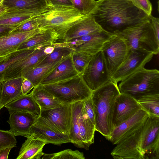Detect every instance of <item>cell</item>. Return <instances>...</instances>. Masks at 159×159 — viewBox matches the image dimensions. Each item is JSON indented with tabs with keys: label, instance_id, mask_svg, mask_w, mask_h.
I'll list each match as a JSON object with an SVG mask.
<instances>
[{
	"label": "cell",
	"instance_id": "28",
	"mask_svg": "<svg viewBox=\"0 0 159 159\" xmlns=\"http://www.w3.org/2000/svg\"><path fill=\"white\" fill-rule=\"evenodd\" d=\"M57 39V35L52 30H43L23 42L19 46L17 51L54 43Z\"/></svg>",
	"mask_w": 159,
	"mask_h": 159
},
{
	"label": "cell",
	"instance_id": "5",
	"mask_svg": "<svg viewBox=\"0 0 159 159\" xmlns=\"http://www.w3.org/2000/svg\"><path fill=\"white\" fill-rule=\"evenodd\" d=\"M40 85L62 104L67 105L89 98L92 93L80 74L66 80Z\"/></svg>",
	"mask_w": 159,
	"mask_h": 159
},
{
	"label": "cell",
	"instance_id": "47",
	"mask_svg": "<svg viewBox=\"0 0 159 159\" xmlns=\"http://www.w3.org/2000/svg\"><path fill=\"white\" fill-rule=\"evenodd\" d=\"M2 82H0V111L1 109V89H2Z\"/></svg>",
	"mask_w": 159,
	"mask_h": 159
},
{
	"label": "cell",
	"instance_id": "7",
	"mask_svg": "<svg viewBox=\"0 0 159 159\" xmlns=\"http://www.w3.org/2000/svg\"><path fill=\"white\" fill-rule=\"evenodd\" d=\"M125 40L130 50L143 49L159 53V40L155 35L151 19L133 27L114 34Z\"/></svg>",
	"mask_w": 159,
	"mask_h": 159
},
{
	"label": "cell",
	"instance_id": "33",
	"mask_svg": "<svg viewBox=\"0 0 159 159\" xmlns=\"http://www.w3.org/2000/svg\"><path fill=\"white\" fill-rule=\"evenodd\" d=\"M38 47L16 51L4 57H0V82L3 73L11 64L26 57Z\"/></svg>",
	"mask_w": 159,
	"mask_h": 159
},
{
	"label": "cell",
	"instance_id": "48",
	"mask_svg": "<svg viewBox=\"0 0 159 159\" xmlns=\"http://www.w3.org/2000/svg\"><path fill=\"white\" fill-rule=\"evenodd\" d=\"M3 1L4 0H0V5L2 3Z\"/></svg>",
	"mask_w": 159,
	"mask_h": 159
},
{
	"label": "cell",
	"instance_id": "29",
	"mask_svg": "<svg viewBox=\"0 0 159 159\" xmlns=\"http://www.w3.org/2000/svg\"><path fill=\"white\" fill-rule=\"evenodd\" d=\"M66 57L52 64L35 66L25 73L23 77L30 80L35 87L39 85L42 80Z\"/></svg>",
	"mask_w": 159,
	"mask_h": 159
},
{
	"label": "cell",
	"instance_id": "6",
	"mask_svg": "<svg viewBox=\"0 0 159 159\" xmlns=\"http://www.w3.org/2000/svg\"><path fill=\"white\" fill-rule=\"evenodd\" d=\"M71 124L69 138L78 148L88 149L94 142L95 125L87 115L83 101L71 104Z\"/></svg>",
	"mask_w": 159,
	"mask_h": 159
},
{
	"label": "cell",
	"instance_id": "4",
	"mask_svg": "<svg viewBox=\"0 0 159 159\" xmlns=\"http://www.w3.org/2000/svg\"><path fill=\"white\" fill-rule=\"evenodd\" d=\"M118 88L120 93L136 100L145 95L159 93V71L143 68L121 80Z\"/></svg>",
	"mask_w": 159,
	"mask_h": 159
},
{
	"label": "cell",
	"instance_id": "3",
	"mask_svg": "<svg viewBox=\"0 0 159 159\" xmlns=\"http://www.w3.org/2000/svg\"><path fill=\"white\" fill-rule=\"evenodd\" d=\"M85 15L73 7L48 6L34 19L40 30H51L55 33L57 37L56 42L62 40L69 29Z\"/></svg>",
	"mask_w": 159,
	"mask_h": 159
},
{
	"label": "cell",
	"instance_id": "37",
	"mask_svg": "<svg viewBox=\"0 0 159 159\" xmlns=\"http://www.w3.org/2000/svg\"><path fill=\"white\" fill-rule=\"evenodd\" d=\"M17 141L15 136L9 130L0 129V150L16 147Z\"/></svg>",
	"mask_w": 159,
	"mask_h": 159
},
{
	"label": "cell",
	"instance_id": "26",
	"mask_svg": "<svg viewBox=\"0 0 159 159\" xmlns=\"http://www.w3.org/2000/svg\"><path fill=\"white\" fill-rule=\"evenodd\" d=\"M9 113L25 111L39 116L41 109L31 93L23 95L5 106Z\"/></svg>",
	"mask_w": 159,
	"mask_h": 159
},
{
	"label": "cell",
	"instance_id": "11",
	"mask_svg": "<svg viewBox=\"0 0 159 159\" xmlns=\"http://www.w3.org/2000/svg\"><path fill=\"white\" fill-rule=\"evenodd\" d=\"M154 54L143 49L130 50L126 59L111 75V79L117 84L138 70L144 67L152 59Z\"/></svg>",
	"mask_w": 159,
	"mask_h": 159
},
{
	"label": "cell",
	"instance_id": "41",
	"mask_svg": "<svg viewBox=\"0 0 159 159\" xmlns=\"http://www.w3.org/2000/svg\"><path fill=\"white\" fill-rule=\"evenodd\" d=\"M46 1L48 6L73 7L70 0H46Z\"/></svg>",
	"mask_w": 159,
	"mask_h": 159
},
{
	"label": "cell",
	"instance_id": "44",
	"mask_svg": "<svg viewBox=\"0 0 159 159\" xmlns=\"http://www.w3.org/2000/svg\"><path fill=\"white\" fill-rule=\"evenodd\" d=\"M16 28L13 26L0 25V37L9 33Z\"/></svg>",
	"mask_w": 159,
	"mask_h": 159
},
{
	"label": "cell",
	"instance_id": "15",
	"mask_svg": "<svg viewBox=\"0 0 159 159\" xmlns=\"http://www.w3.org/2000/svg\"><path fill=\"white\" fill-rule=\"evenodd\" d=\"M149 115L141 109L128 119L116 126L109 140L113 144L118 143L122 139L141 129Z\"/></svg>",
	"mask_w": 159,
	"mask_h": 159
},
{
	"label": "cell",
	"instance_id": "22",
	"mask_svg": "<svg viewBox=\"0 0 159 159\" xmlns=\"http://www.w3.org/2000/svg\"><path fill=\"white\" fill-rule=\"evenodd\" d=\"M41 13L30 9L9 8L0 15V25L16 28Z\"/></svg>",
	"mask_w": 159,
	"mask_h": 159
},
{
	"label": "cell",
	"instance_id": "42",
	"mask_svg": "<svg viewBox=\"0 0 159 159\" xmlns=\"http://www.w3.org/2000/svg\"><path fill=\"white\" fill-rule=\"evenodd\" d=\"M22 85L21 91L23 95L27 94L34 87L32 82L27 78H24Z\"/></svg>",
	"mask_w": 159,
	"mask_h": 159
},
{
	"label": "cell",
	"instance_id": "16",
	"mask_svg": "<svg viewBox=\"0 0 159 159\" xmlns=\"http://www.w3.org/2000/svg\"><path fill=\"white\" fill-rule=\"evenodd\" d=\"M141 128L125 138L116 144V146L111 153L114 158L144 159L143 155L139 147Z\"/></svg>",
	"mask_w": 159,
	"mask_h": 159
},
{
	"label": "cell",
	"instance_id": "8",
	"mask_svg": "<svg viewBox=\"0 0 159 159\" xmlns=\"http://www.w3.org/2000/svg\"><path fill=\"white\" fill-rule=\"evenodd\" d=\"M139 147L144 159L159 158V116L149 115L141 129Z\"/></svg>",
	"mask_w": 159,
	"mask_h": 159
},
{
	"label": "cell",
	"instance_id": "30",
	"mask_svg": "<svg viewBox=\"0 0 159 159\" xmlns=\"http://www.w3.org/2000/svg\"><path fill=\"white\" fill-rule=\"evenodd\" d=\"M2 4L8 8L30 9L42 13L48 7L46 0H4Z\"/></svg>",
	"mask_w": 159,
	"mask_h": 159
},
{
	"label": "cell",
	"instance_id": "2",
	"mask_svg": "<svg viewBox=\"0 0 159 159\" xmlns=\"http://www.w3.org/2000/svg\"><path fill=\"white\" fill-rule=\"evenodd\" d=\"M120 93L117 84L112 81L92 91L95 131L108 140L114 128L112 117L115 102Z\"/></svg>",
	"mask_w": 159,
	"mask_h": 159
},
{
	"label": "cell",
	"instance_id": "36",
	"mask_svg": "<svg viewBox=\"0 0 159 159\" xmlns=\"http://www.w3.org/2000/svg\"><path fill=\"white\" fill-rule=\"evenodd\" d=\"M73 7L84 15L90 14L95 7V0H70Z\"/></svg>",
	"mask_w": 159,
	"mask_h": 159
},
{
	"label": "cell",
	"instance_id": "35",
	"mask_svg": "<svg viewBox=\"0 0 159 159\" xmlns=\"http://www.w3.org/2000/svg\"><path fill=\"white\" fill-rule=\"evenodd\" d=\"M93 55L82 52L71 53L74 66L79 74L81 75L83 72Z\"/></svg>",
	"mask_w": 159,
	"mask_h": 159
},
{
	"label": "cell",
	"instance_id": "38",
	"mask_svg": "<svg viewBox=\"0 0 159 159\" xmlns=\"http://www.w3.org/2000/svg\"><path fill=\"white\" fill-rule=\"evenodd\" d=\"M38 27V23L34 18L17 27L11 32L14 33L27 32L36 29Z\"/></svg>",
	"mask_w": 159,
	"mask_h": 159
},
{
	"label": "cell",
	"instance_id": "1",
	"mask_svg": "<svg viewBox=\"0 0 159 159\" xmlns=\"http://www.w3.org/2000/svg\"><path fill=\"white\" fill-rule=\"evenodd\" d=\"M101 28L113 35L151 19L130 0H98L90 13Z\"/></svg>",
	"mask_w": 159,
	"mask_h": 159
},
{
	"label": "cell",
	"instance_id": "32",
	"mask_svg": "<svg viewBox=\"0 0 159 159\" xmlns=\"http://www.w3.org/2000/svg\"><path fill=\"white\" fill-rule=\"evenodd\" d=\"M53 43L55 46L53 52L39 62L35 66L52 64L67 57L73 52L72 49L69 47Z\"/></svg>",
	"mask_w": 159,
	"mask_h": 159
},
{
	"label": "cell",
	"instance_id": "14",
	"mask_svg": "<svg viewBox=\"0 0 159 159\" xmlns=\"http://www.w3.org/2000/svg\"><path fill=\"white\" fill-rule=\"evenodd\" d=\"M39 116L46 120L60 132L69 135L71 124V104H62L56 108L41 110Z\"/></svg>",
	"mask_w": 159,
	"mask_h": 159
},
{
	"label": "cell",
	"instance_id": "19",
	"mask_svg": "<svg viewBox=\"0 0 159 159\" xmlns=\"http://www.w3.org/2000/svg\"><path fill=\"white\" fill-rule=\"evenodd\" d=\"M9 113L10 116L7 121L10 128L9 131L15 136L27 137L30 135L31 126L39 116L25 111Z\"/></svg>",
	"mask_w": 159,
	"mask_h": 159
},
{
	"label": "cell",
	"instance_id": "45",
	"mask_svg": "<svg viewBox=\"0 0 159 159\" xmlns=\"http://www.w3.org/2000/svg\"><path fill=\"white\" fill-rule=\"evenodd\" d=\"M11 147L6 148L0 150V159H7Z\"/></svg>",
	"mask_w": 159,
	"mask_h": 159
},
{
	"label": "cell",
	"instance_id": "25",
	"mask_svg": "<svg viewBox=\"0 0 159 159\" xmlns=\"http://www.w3.org/2000/svg\"><path fill=\"white\" fill-rule=\"evenodd\" d=\"M24 79L23 77H20L1 82V109L9 102L23 95L21 85Z\"/></svg>",
	"mask_w": 159,
	"mask_h": 159
},
{
	"label": "cell",
	"instance_id": "10",
	"mask_svg": "<svg viewBox=\"0 0 159 159\" xmlns=\"http://www.w3.org/2000/svg\"><path fill=\"white\" fill-rule=\"evenodd\" d=\"M129 51L125 40L115 35L104 44L101 51L111 76L125 60Z\"/></svg>",
	"mask_w": 159,
	"mask_h": 159
},
{
	"label": "cell",
	"instance_id": "49",
	"mask_svg": "<svg viewBox=\"0 0 159 159\" xmlns=\"http://www.w3.org/2000/svg\"><path fill=\"white\" fill-rule=\"evenodd\" d=\"M157 5H158V12H159V1H158L157 2Z\"/></svg>",
	"mask_w": 159,
	"mask_h": 159
},
{
	"label": "cell",
	"instance_id": "24",
	"mask_svg": "<svg viewBox=\"0 0 159 159\" xmlns=\"http://www.w3.org/2000/svg\"><path fill=\"white\" fill-rule=\"evenodd\" d=\"M22 144L16 159H40L44 153L43 148L46 143L33 134L29 135Z\"/></svg>",
	"mask_w": 159,
	"mask_h": 159
},
{
	"label": "cell",
	"instance_id": "23",
	"mask_svg": "<svg viewBox=\"0 0 159 159\" xmlns=\"http://www.w3.org/2000/svg\"><path fill=\"white\" fill-rule=\"evenodd\" d=\"M79 74L74 66L71 54L44 78L39 85L57 82L72 78Z\"/></svg>",
	"mask_w": 159,
	"mask_h": 159
},
{
	"label": "cell",
	"instance_id": "17",
	"mask_svg": "<svg viewBox=\"0 0 159 159\" xmlns=\"http://www.w3.org/2000/svg\"><path fill=\"white\" fill-rule=\"evenodd\" d=\"M141 109L136 100L120 93L116 98L114 105L112 117L114 128L128 119Z\"/></svg>",
	"mask_w": 159,
	"mask_h": 159
},
{
	"label": "cell",
	"instance_id": "31",
	"mask_svg": "<svg viewBox=\"0 0 159 159\" xmlns=\"http://www.w3.org/2000/svg\"><path fill=\"white\" fill-rule=\"evenodd\" d=\"M137 100L149 115L159 116V93L145 95Z\"/></svg>",
	"mask_w": 159,
	"mask_h": 159
},
{
	"label": "cell",
	"instance_id": "46",
	"mask_svg": "<svg viewBox=\"0 0 159 159\" xmlns=\"http://www.w3.org/2000/svg\"><path fill=\"white\" fill-rule=\"evenodd\" d=\"M8 8L3 5L2 3L0 5V15L6 12Z\"/></svg>",
	"mask_w": 159,
	"mask_h": 159
},
{
	"label": "cell",
	"instance_id": "27",
	"mask_svg": "<svg viewBox=\"0 0 159 159\" xmlns=\"http://www.w3.org/2000/svg\"><path fill=\"white\" fill-rule=\"evenodd\" d=\"M30 93L41 110L56 108L62 104L54 96L40 85L34 87Z\"/></svg>",
	"mask_w": 159,
	"mask_h": 159
},
{
	"label": "cell",
	"instance_id": "13",
	"mask_svg": "<svg viewBox=\"0 0 159 159\" xmlns=\"http://www.w3.org/2000/svg\"><path fill=\"white\" fill-rule=\"evenodd\" d=\"M30 135L33 134L46 144L61 145L71 143L69 135L59 131L43 117L39 116L31 126Z\"/></svg>",
	"mask_w": 159,
	"mask_h": 159
},
{
	"label": "cell",
	"instance_id": "18",
	"mask_svg": "<svg viewBox=\"0 0 159 159\" xmlns=\"http://www.w3.org/2000/svg\"><path fill=\"white\" fill-rule=\"evenodd\" d=\"M43 58V53L39 50H35L26 57L11 64L3 73L1 82L23 77L25 73L34 67Z\"/></svg>",
	"mask_w": 159,
	"mask_h": 159
},
{
	"label": "cell",
	"instance_id": "39",
	"mask_svg": "<svg viewBox=\"0 0 159 159\" xmlns=\"http://www.w3.org/2000/svg\"><path fill=\"white\" fill-rule=\"evenodd\" d=\"M134 5L144 11L148 15H151L152 4L149 0H130Z\"/></svg>",
	"mask_w": 159,
	"mask_h": 159
},
{
	"label": "cell",
	"instance_id": "20",
	"mask_svg": "<svg viewBox=\"0 0 159 159\" xmlns=\"http://www.w3.org/2000/svg\"><path fill=\"white\" fill-rule=\"evenodd\" d=\"M43 30L38 28L31 31L12 32L0 37V57H3L17 51L24 41Z\"/></svg>",
	"mask_w": 159,
	"mask_h": 159
},
{
	"label": "cell",
	"instance_id": "9",
	"mask_svg": "<svg viewBox=\"0 0 159 159\" xmlns=\"http://www.w3.org/2000/svg\"><path fill=\"white\" fill-rule=\"evenodd\" d=\"M81 75L92 91L112 81L101 51L93 56Z\"/></svg>",
	"mask_w": 159,
	"mask_h": 159
},
{
	"label": "cell",
	"instance_id": "43",
	"mask_svg": "<svg viewBox=\"0 0 159 159\" xmlns=\"http://www.w3.org/2000/svg\"><path fill=\"white\" fill-rule=\"evenodd\" d=\"M152 25L157 39L159 40V19L151 16Z\"/></svg>",
	"mask_w": 159,
	"mask_h": 159
},
{
	"label": "cell",
	"instance_id": "34",
	"mask_svg": "<svg viewBox=\"0 0 159 159\" xmlns=\"http://www.w3.org/2000/svg\"><path fill=\"white\" fill-rule=\"evenodd\" d=\"M43 159H85L84 153L78 150L66 149L60 152L51 154H45Z\"/></svg>",
	"mask_w": 159,
	"mask_h": 159
},
{
	"label": "cell",
	"instance_id": "12",
	"mask_svg": "<svg viewBox=\"0 0 159 159\" xmlns=\"http://www.w3.org/2000/svg\"><path fill=\"white\" fill-rule=\"evenodd\" d=\"M112 35L102 29L60 44L71 48L72 53L82 52L93 55L101 51L104 44Z\"/></svg>",
	"mask_w": 159,
	"mask_h": 159
},
{
	"label": "cell",
	"instance_id": "40",
	"mask_svg": "<svg viewBox=\"0 0 159 159\" xmlns=\"http://www.w3.org/2000/svg\"><path fill=\"white\" fill-rule=\"evenodd\" d=\"M83 102L87 115L92 123L95 125L94 110L91 97L83 101Z\"/></svg>",
	"mask_w": 159,
	"mask_h": 159
},
{
	"label": "cell",
	"instance_id": "21",
	"mask_svg": "<svg viewBox=\"0 0 159 159\" xmlns=\"http://www.w3.org/2000/svg\"><path fill=\"white\" fill-rule=\"evenodd\" d=\"M102 29L90 14L86 15L71 26L66 32L64 38L54 43L65 42L71 39L86 35Z\"/></svg>",
	"mask_w": 159,
	"mask_h": 159
}]
</instances>
